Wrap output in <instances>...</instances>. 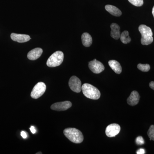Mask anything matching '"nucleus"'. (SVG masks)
I'll return each instance as SVG.
<instances>
[{"instance_id": "obj_1", "label": "nucleus", "mask_w": 154, "mask_h": 154, "mask_svg": "<svg viewBox=\"0 0 154 154\" xmlns=\"http://www.w3.org/2000/svg\"><path fill=\"white\" fill-rule=\"evenodd\" d=\"M64 134L68 139L75 143H80L84 140V136L82 132L75 128H69L63 131Z\"/></svg>"}, {"instance_id": "obj_2", "label": "nucleus", "mask_w": 154, "mask_h": 154, "mask_svg": "<svg viewBox=\"0 0 154 154\" xmlns=\"http://www.w3.org/2000/svg\"><path fill=\"white\" fill-rule=\"evenodd\" d=\"M82 91L87 98L93 100H97L101 96V93L99 90L91 84H84L82 86Z\"/></svg>"}, {"instance_id": "obj_3", "label": "nucleus", "mask_w": 154, "mask_h": 154, "mask_svg": "<svg viewBox=\"0 0 154 154\" xmlns=\"http://www.w3.org/2000/svg\"><path fill=\"white\" fill-rule=\"evenodd\" d=\"M139 30L142 35L141 43L143 45H149L153 41V33L152 29L146 25H140Z\"/></svg>"}, {"instance_id": "obj_4", "label": "nucleus", "mask_w": 154, "mask_h": 154, "mask_svg": "<svg viewBox=\"0 0 154 154\" xmlns=\"http://www.w3.org/2000/svg\"><path fill=\"white\" fill-rule=\"evenodd\" d=\"M64 54L61 51L54 53L48 59L46 64L49 67H55L59 66L63 62Z\"/></svg>"}, {"instance_id": "obj_5", "label": "nucleus", "mask_w": 154, "mask_h": 154, "mask_svg": "<svg viewBox=\"0 0 154 154\" xmlns=\"http://www.w3.org/2000/svg\"><path fill=\"white\" fill-rule=\"evenodd\" d=\"M46 89V86L44 83L38 82L33 88L30 96L33 99H38L44 94Z\"/></svg>"}, {"instance_id": "obj_6", "label": "nucleus", "mask_w": 154, "mask_h": 154, "mask_svg": "<svg viewBox=\"0 0 154 154\" xmlns=\"http://www.w3.org/2000/svg\"><path fill=\"white\" fill-rule=\"evenodd\" d=\"M69 85L71 90L75 93H79L82 91V82L79 79L75 76L71 77L69 81Z\"/></svg>"}, {"instance_id": "obj_7", "label": "nucleus", "mask_w": 154, "mask_h": 154, "mask_svg": "<svg viewBox=\"0 0 154 154\" xmlns=\"http://www.w3.org/2000/svg\"><path fill=\"white\" fill-rule=\"evenodd\" d=\"M89 67L91 71L95 74L100 73L105 70L104 65L96 59L89 62Z\"/></svg>"}, {"instance_id": "obj_8", "label": "nucleus", "mask_w": 154, "mask_h": 154, "mask_svg": "<svg viewBox=\"0 0 154 154\" xmlns=\"http://www.w3.org/2000/svg\"><path fill=\"white\" fill-rule=\"evenodd\" d=\"M121 128L118 124L113 123L109 125L107 127L105 130V134L108 137H113L120 132Z\"/></svg>"}, {"instance_id": "obj_9", "label": "nucleus", "mask_w": 154, "mask_h": 154, "mask_svg": "<svg viewBox=\"0 0 154 154\" xmlns=\"http://www.w3.org/2000/svg\"><path fill=\"white\" fill-rule=\"evenodd\" d=\"M72 104L69 101L57 102L53 104L51 108L53 110L56 111H64L72 107Z\"/></svg>"}, {"instance_id": "obj_10", "label": "nucleus", "mask_w": 154, "mask_h": 154, "mask_svg": "<svg viewBox=\"0 0 154 154\" xmlns=\"http://www.w3.org/2000/svg\"><path fill=\"white\" fill-rule=\"evenodd\" d=\"M11 37L12 40L19 43L27 42L31 38L29 35L15 33H11Z\"/></svg>"}, {"instance_id": "obj_11", "label": "nucleus", "mask_w": 154, "mask_h": 154, "mask_svg": "<svg viewBox=\"0 0 154 154\" xmlns=\"http://www.w3.org/2000/svg\"><path fill=\"white\" fill-rule=\"evenodd\" d=\"M140 99L139 94L137 91H133L131 92L130 96L128 98L127 102L128 105L131 106H135L139 103Z\"/></svg>"}, {"instance_id": "obj_12", "label": "nucleus", "mask_w": 154, "mask_h": 154, "mask_svg": "<svg viewBox=\"0 0 154 154\" xmlns=\"http://www.w3.org/2000/svg\"><path fill=\"white\" fill-rule=\"evenodd\" d=\"M43 52V50L41 48H37L30 51L28 52V57L31 60H36L41 56Z\"/></svg>"}, {"instance_id": "obj_13", "label": "nucleus", "mask_w": 154, "mask_h": 154, "mask_svg": "<svg viewBox=\"0 0 154 154\" xmlns=\"http://www.w3.org/2000/svg\"><path fill=\"white\" fill-rule=\"evenodd\" d=\"M111 31H110V36L112 38L115 39H118L120 38V27L118 24L116 23H112L110 25Z\"/></svg>"}, {"instance_id": "obj_14", "label": "nucleus", "mask_w": 154, "mask_h": 154, "mask_svg": "<svg viewBox=\"0 0 154 154\" xmlns=\"http://www.w3.org/2000/svg\"><path fill=\"white\" fill-rule=\"evenodd\" d=\"M105 10L110 14L115 17H120L122 15V12L119 9L111 5H107L105 7Z\"/></svg>"}, {"instance_id": "obj_15", "label": "nucleus", "mask_w": 154, "mask_h": 154, "mask_svg": "<svg viewBox=\"0 0 154 154\" xmlns=\"http://www.w3.org/2000/svg\"><path fill=\"white\" fill-rule=\"evenodd\" d=\"M108 64L116 73L119 74L121 73L122 69L120 63L117 61L110 60L108 62Z\"/></svg>"}, {"instance_id": "obj_16", "label": "nucleus", "mask_w": 154, "mask_h": 154, "mask_svg": "<svg viewBox=\"0 0 154 154\" xmlns=\"http://www.w3.org/2000/svg\"><path fill=\"white\" fill-rule=\"evenodd\" d=\"M82 42L85 47H90L93 42V39L91 35L88 33H84L82 36Z\"/></svg>"}, {"instance_id": "obj_17", "label": "nucleus", "mask_w": 154, "mask_h": 154, "mask_svg": "<svg viewBox=\"0 0 154 154\" xmlns=\"http://www.w3.org/2000/svg\"><path fill=\"white\" fill-rule=\"evenodd\" d=\"M120 40L124 44H128L131 41V38L129 36V32L127 30L123 31L120 34Z\"/></svg>"}, {"instance_id": "obj_18", "label": "nucleus", "mask_w": 154, "mask_h": 154, "mask_svg": "<svg viewBox=\"0 0 154 154\" xmlns=\"http://www.w3.org/2000/svg\"><path fill=\"white\" fill-rule=\"evenodd\" d=\"M137 68L141 71L147 72L150 69V66L148 64H143L139 63L138 64Z\"/></svg>"}, {"instance_id": "obj_19", "label": "nucleus", "mask_w": 154, "mask_h": 154, "mask_svg": "<svg viewBox=\"0 0 154 154\" xmlns=\"http://www.w3.org/2000/svg\"><path fill=\"white\" fill-rule=\"evenodd\" d=\"M148 135L150 140L154 141V125H151L147 132Z\"/></svg>"}, {"instance_id": "obj_20", "label": "nucleus", "mask_w": 154, "mask_h": 154, "mask_svg": "<svg viewBox=\"0 0 154 154\" xmlns=\"http://www.w3.org/2000/svg\"><path fill=\"white\" fill-rule=\"evenodd\" d=\"M130 3L136 7H141L143 5V0H128Z\"/></svg>"}, {"instance_id": "obj_21", "label": "nucleus", "mask_w": 154, "mask_h": 154, "mask_svg": "<svg viewBox=\"0 0 154 154\" xmlns=\"http://www.w3.org/2000/svg\"><path fill=\"white\" fill-rule=\"evenodd\" d=\"M136 143L137 145H142L144 144V140L143 138L141 136H139L136 139Z\"/></svg>"}, {"instance_id": "obj_22", "label": "nucleus", "mask_w": 154, "mask_h": 154, "mask_svg": "<svg viewBox=\"0 0 154 154\" xmlns=\"http://www.w3.org/2000/svg\"><path fill=\"white\" fill-rule=\"evenodd\" d=\"M136 153L137 154H144L145 153V150L144 149H140L138 150L137 151Z\"/></svg>"}, {"instance_id": "obj_23", "label": "nucleus", "mask_w": 154, "mask_h": 154, "mask_svg": "<svg viewBox=\"0 0 154 154\" xmlns=\"http://www.w3.org/2000/svg\"><path fill=\"white\" fill-rule=\"evenodd\" d=\"M21 135L24 139H26L27 137V134L25 131H22L21 133Z\"/></svg>"}, {"instance_id": "obj_24", "label": "nucleus", "mask_w": 154, "mask_h": 154, "mask_svg": "<svg viewBox=\"0 0 154 154\" xmlns=\"http://www.w3.org/2000/svg\"><path fill=\"white\" fill-rule=\"evenodd\" d=\"M30 130L32 133L35 134L36 132V130L35 129V127L33 126L30 127Z\"/></svg>"}, {"instance_id": "obj_25", "label": "nucleus", "mask_w": 154, "mask_h": 154, "mask_svg": "<svg viewBox=\"0 0 154 154\" xmlns=\"http://www.w3.org/2000/svg\"><path fill=\"white\" fill-rule=\"evenodd\" d=\"M149 85L150 88L154 90V82H151L149 84Z\"/></svg>"}, {"instance_id": "obj_26", "label": "nucleus", "mask_w": 154, "mask_h": 154, "mask_svg": "<svg viewBox=\"0 0 154 154\" xmlns=\"http://www.w3.org/2000/svg\"><path fill=\"white\" fill-rule=\"evenodd\" d=\"M152 14L154 18V6L152 10Z\"/></svg>"}, {"instance_id": "obj_27", "label": "nucleus", "mask_w": 154, "mask_h": 154, "mask_svg": "<svg viewBox=\"0 0 154 154\" xmlns=\"http://www.w3.org/2000/svg\"><path fill=\"white\" fill-rule=\"evenodd\" d=\"M36 154H42V153H41V152H37V153H36Z\"/></svg>"}]
</instances>
